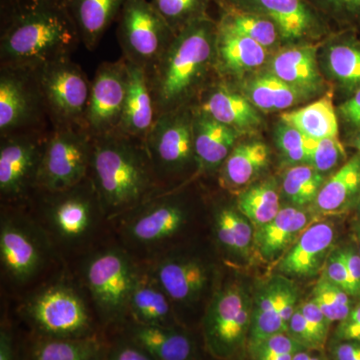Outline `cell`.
<instances>
[{
    "label": "cell",
    "mask_w": 360,
    "mask_h": 360,
    "mask_svg": "<svg viewBox=\"0 0 360 360\" xmlns=\"http://www.w3.org/2000/svg\"><path fill=\"white\" fill-rule=\"evenodd\" d=\"M80 44L66 0H0V66L39 68Z\"/></svg>",
    "instance_id": "cell-1"
},
{
    "label": "cell",
    "mask_w": 360,
    "mask_h": 360,
    "mask_svg": "<svg viewBox=\"0 0 360 360\" xmlns=\"http://www.w3.org/2000/svg\"><path fill=\"white\" fill-rule=\"evenodd\" d=\"M89 177L108 220L165 193L144 141L120 134L94 139Z\"/></svg>",
    "instance_id": "cell-2"
},
{
    "label": "cell",
    "mask_w": 360,
    "mask_h": 360,
    "mask_svg": "<svg viewBox=\"0 0 360 360\" xmlns=\"http://www.w3.org/2000/svg\"><path fill=\"white\" fill-rule=\"evenodd\" d=\"M217 22L207 15L193 21L146 72L158 116L189 106L217 59Z\"/></svg>",
    "instance_id": "cell-3"
},
{
    "label": "cell",
    "mask_w": 360,
    "mask_h": 360,
    "mask_svg": "<svg viewBox=\"0 0 360 360\" xmlns=\"http://www.w3.org/2000/svg\"><path fill=\"white\" fill-rule=\"evenodd\" d=\"M141 267L127 251L108 248L84 264V281L94 300L99 321L120 330L129 322V303Z\"/></svg>",
    "instance_id": "cell-4"
},
{
    "label": "cell",
    "mask_w": 360,
    "mask_h": 360,
    "mask_svg": "<svg viewBox=\"0 0 360 360\" xmlns=\"http://www.w3.org/2000/svg\"><path fill=\"white\" fill-rule=\"evenodd\" d=\"M30 201L37 207L52 238L68 248L85 243L101 219H105L89 176L61 191L37 189Z\"/></svg>",
    "instance_id": "cell-5"
},
{
    "label": "cell",
    "mask_w": 360,
    "mask_h": 360,
    "mask_svg": "<svg viewBox=\"0 0 360 360\" xmlns=\"http://www.w3.org/2000/svg\"><path fill=\"white\" fill-rule=\"evenodd\" d=\"M253 298L243 284H226L214 293L202 321L206 352L217 360H231L245 350L252 319Z\"/></svg>",
    "instance_id": "cell-6"
},
{
    "label": "cell",
    "mask_w": 360,
    "mask_h": 360,
    "mask_svg": "<svg viewBox=\"0 0 360 360\" xmlns=\"http://www.w3.org/2000/svg\"><path fill=\"white\" fill-rule=\"evenodd\" d=\"M32 335L51 338H85L101 335L77 291L63 283L37 291L23 307Z\"/></svg>",
    "instance_id": "cell-7"
},
{
    "label": "cell",
    "mask_w": 360,
    "mask_h": 360,
    "mask_svg": "<svg viewBox=\"0 0 360 360\" xmlns=\"http://www.w3.org/2000/svg\"><path fill=\"white\" fill-rule=\"evenodd\" d=\"M153 170L163 191L170 180L198 167L193 137V108L184 106L156 117L146 141Z\"/></svg>",
    "instance_id": "cell-8"
},
{
    "label": "cell",
    "mask_w": 360,
    "mask_h": 360,
    "mask_svg": "<svg viewBox=\"0 0 360 360\" xmlns=\"http://www.w3.org/2000/svg\"><path fill=\"white\" fill-rule=\"evenodd\" d=\"M117 20L116 35L122 58L146 72L176 35L148 0H124Z\"/></svg>",
    "instance_id": "cell-9"
},
{
    "label": "cell",
    "mask_w": 360,
    "mask_h": 360,
    "mask_svg": "<svg viewBox=\"0 0 360 360\" xmlns=\"http://www.w3.org/2000/svg\"><path fill=\"white\" fill-rule=\"evenodd\" d=\"M51 129L35 68L0 66V137Z\"/></svg>",
    "instance_id": "cell-10"
},
{
    "label": "cell",
    "mask_w": 360,
    "mask_h": 360,
    "mask_svg": "<svg viewBox=\"0 0 360 360\" xmlns=\"http://www.w3.org/2000/svg\"><path fill=\"white\" fill-rule=\"evenodd\" d=\"M35 71L52 129H85L90 82L82 68L68 58L40 66Z\"/></svg>",
    "instance_id": "cell-11"
},
{
    "label": "cell",
    "mask_w": 360,
    "mask_h": 360,
    "mask_svg": "<svg viewBox=\"0 0 360 360\" xmlns=\"http://www.w3.org/2000/svg\"><path fill=\"white\" fill-rule=\"evenodd\" d=\"M94 137L84 127L52 129L37 176V189L70 188L89 176Z\"/></svg>",
    "instance_id": "cell-12"
},
{
    "label": "cell",
    "mask_w": 360,
    "mask_h": 360,
    "mask_svg": "<svg viewBox=\"0 0 360 360\" xmlns=\"http://www.w3.org/2000/svg\"><path fill=\"white\" fill-rule=\"evenodd\" d=\"M118 219L124 240L155 257L186 226L188 210L177 194L165 191Z\"/></svg>",
    "instance_id": "cell-13"
},
{
    "label": "cell",
    "mask_w": 360,
    "mask_h": 360,
    "mask_svg": "<svg viewBox=\"0 0 360 360\" xmlns=\"http://www.w3.org/2000/svg\"><path fill=\"white\" fill-rule=\"evenodd\" d=\"M51 130L0 137V195L6 205L30 201L37 191L45 144Z\"/></svg>",
    "instance_id": "cell-14"
},
{
    "label": "cell",
    "mask_w": 360,
    "mask_h": 360,
    "mask_svg": "<svg viewBox=\"0 0 360 360\" xmlns=\"http://www.w3.org/2000/svg\"><path fill=\"white\" fill-rule=\"evenodd\" d=\"M30 217L16 210H6L0 224V262L11 281H32L44 267L47 246L44 233Z\"/></svg>",
    "instance_id": "cell-15"
},
{
    "label": "cell",
    "mask_w": 360,
    "mask_h": 360,
    "mask_svg": "<svg viewBox=\"0 0 360 360\" xmlns=\"http://www.w3.org/2000/svg\"><path fill=\"white\" fill-rule=\"evenodd\" d=\"M127 91V65L122 58L101 63L90 82L85 129L92 137L116 134L122 122Z\"/></svg>",
    "instance_id": "cell-16"
},
{
    "label": "cell",
    "mask_w": 360,
    "mask_h": 360,
    "mask_svg": "<svg viewBox=\"0 0 360 360\" xmlns=\"http://www.w3.org/2000/svg\"><path fill=\"white\" fill-rule=\"evenodd\" d=\"M172 303L193 304L205 295L212 281V267L193 255L160 253L148 267Z\"/></svg>",
    "instance_id": "cell-17"
},
{
    "label": "cell",
    "mask_w": 360,
    "mask_h": 360,
    "mask_svg": "<svg viewBox=\"0 0 360 360\" xmlns=\"http://www.w3.org/2000/svg\"><path fill=\"white\" fill-rule=\"evenodd\" d=\"M225 4L262 14L278 28L281 39L295 42L319 34L321 16L307 0H221Z\"/></svg>",
    "instance_id": "cell-18"
},
{
    "label": "cell",
    "mask_w": 360,
    "mask_h": 360,
    "mask_svg": "<svg viewBox=\"0 0 360 360\" xmlns=\"http://www.w3.org/2000/svg\"><path fill=\"white\" fill-rule=\"evenodd\" d=\"M335 238L333 224L314 222L279 260V271L284 276L297 278L316 276L330 255Z\"/></svg>",
    "instance_id": "cell-19"
},
{
    "label": "cell",
    "mask_w": 360,
    "mask_h": 360,
    "mask_svg": "<svg viewBox=\"0 0 360 360\" xmlns=\"http://www.w3.org/2000/svg\"><path fill=\"white\" fill-rule=\"evenodd\" d=\"M120 331L156 360H200L198 343L179 324L148 326L129 321Z\"/></svg>",
    "instance_id": "cell-20"
},
{
    "label": "cell",
    "mask_w": 360,
    "mask_h": 360,
    "mask_svg": "<svg viewBox=\"0 0 360 360\" xmlns=\"http://www.w3.org/2000/svg\"><path fill=\"white\" fill-rule=\"evenodd\" d=\"M311 224V215L307 210L291 205L283 206L271 221L255 229L253 246L264 262L281 260Z\"/></svg>",
    "instance_id": "cell-21"
},
{
    "label": "cell",
    "mask_w": 360,
    "mask_h": 360,
    "mask_svg": "<svg viewBox=\"0 0 360 360\" xmlns=\"http://www.w3.org/2000/svg\"><path fill=\"white\" fill-rule=\"evenodd\" d=\"M127 98L116 134L144 141L158 117L155 101L146 70L127 61Z\"/></svg>",
    "instance_id": "cell-22"
},
{
    "label": "cell",
    "mask_w": 360,
    "mask_h": 360,
    "mask_svg": "<svg viewBox=\"0 0 360 360\" xmlns=\"http://www.w3.org/2000/svg\"><path fill=\"white\" fill-rule=\"evenodd\" d=\"M193 108L194 150L198 169L203 172H215L231 155L239 132Z\"/></svg>",
    "instance_id": "cell-23"
},
{
    "label": "cell",
    "mask_w": 360,
    "mask_h": 360,
    "mask_svg": "<svg viewBox=\"0 0 360 360\" xmlns=\"http://www.w3.org/2000/svg\"><path fill=\"white\" fill-rule=\"evenodd\" d=\"M129 321L148 326H177L172 300L148 269H139L129 303Z\"/></svg>",
    "instance_id": "cell-24"
},
{
    "label": "cell",
    "mask_w": 360,
    "mask_h": 360,
    "mask_svg": "<svg viewBox=\"0 0 360 360\" xmlns=\"http://www.w3.org/2000/svg\"><path fill=\"white\" fill-rule=\"evenodd\" d=\"M108 338L30 336L22 347V360H105Z\"/></svg>",
    "instance_id": "cell-25"
},
{
    "label": "cell",
    "mask_w": 360,
    "mask_h": 360,
    "mask_svg": "<svg viewBox=\"0 0 360 360\" xmlns=\"http://www.w3.org/2000/svg\"><path fill=\"white\" fill-rule=\"evenodd\" d=\"M290 283L285 276H276L258 288L253 297L248 347L269 336L288 333V326L281 317V302Z\"/></svg>",
    "instance_id": "cell-26"
},
{
    "label": "cell",
    "mask_w": 360,
    "mask_h": 360,
    "mask_svg": "<svg viewBox=\"0 0 360 360\" xmlns=\"http://www.w3.org/2000/svg\"><path fill=\"white\" fill-rule=\"evenodd\" d=\"M193 108L238 132L255 129L260 123V116L250 99L222 84L212 86Z\"/></svg>",
    "instance_id": "cell-27"
},
{
    "label": "cell",
    "mask_w": 360,
    "mask_h": 360,
    "mask_svg": "<svg viewBox=\"0 0 360 360\" xmlns=\"http://www.w3.org/2000/svg\"><path fill=\"white\" fill-rule=\"evenodd\" d=\"M316 46L305 44L283 49L270 63V73L304 96L317 91L321 77L317 68Z\"/></svg>",
    "instance_id": "cell-28"
},
{
    "label": "cell",
    "mask_w": 360,
    "mask_h": 360,
    "mask_svg": "<svg viewBox=\"0 0 360 360\" xmlns=\"http://www.w3.org/2000/svg\"><path fill=\"white\" fill-rule=\"evenodd\" d=\"M124 0H66L82 44L92 51L120 15Z\"/></svg>",
    "instance_id": "cell-29"
},
{
    "label": "cell",
    "mask_w": 360,
    "mask_h": 360,
    "mask_svg": "<svg viewBox=\"0 0 360 360\" xmlns=\"http://www.w3.org/2000/svg\"><path fill=\"white\" fill-rule=\"evenodd\" d=\"M267 49L255 40L217 22V63L229 72L239 73L264 65Z\"/></svg>",
    "instance_id": "cell-30"
},
{
    "label": "cell",
    "mask_w": 360,
    "mask_h": 360,
    "mask_svg": "<svg viewBox=\"0 0 360 360\" xmlns=\"http://www.w3.org/2000/svg\"><path fill=\"white\" fill-rule=\"evenodd\" d=\"M359 193L360 153L326 180L314 206L321 214H336L343 212Z\"/></svg>",
    "instance_id": "cell-31"
},
{
    "label": "cell",
    "mask_w": 360,
    "mask_h": 360,
    "mask_svg": "<svg viewBox=\"0 0 360 360\" xmlns=\"http://www.w3.org/2000/svg\"><path fill=\"white\" fill-rule=\"evenodd\" d=\"M281 120L311 141L333 139L340 134L331 92L309 105L281 113Z\"/></svg>",
    "instance_id": "cell-32"
},
{
    "label": "cell",
    "mask_w": 360,
    "mask_h": 360,
    "mask_svg": "<svg viewBox=\"0 0 360 360\" xmlns=\"http://www.w3.org/2000/svg\"><path fill=\"white\" fill-rule=\"evenodd\" d=\"M269 158V148L262 142H248L234 146L221 167L220 180L222 186H246L264 169Z\"/></svg>",
    "instance_id": "cell-33"
},
{
    "label": "cell",
    "mask_w": 360,
    "mask_h": 360,
    "mask_svg": "<svg viewBox=\"0 0 360 360\" xmlns=\"http://www.w3.org/2000/svg\"><path fill=\"white\" fill-rule=\"evenodd\" d=\"M221 2V18L217 21L220 25L250 37L266 49L276 46L283 40L278 28L269 18Z\"/></svg>",
    "instance_id": "cell-34"
},
{
    "label": "cell",
    "mask_w": 360,
    "mask_h": 360,
    "mask_svg": "<svg viewBox=\"0 0 360 360\" xmlns=\"http://www.w3.org/2000/svg\"><path fill=\"white\" fill-rule=\"evenodd\" d=\"M281 198L272 180L255 184L241 193L238 210L250 220L255 229L269 224L281 212Z\"/></svg>",
    "instance_id": "cell-35"
},
{
    "label": "cell",
    "mask_w": 360,
    "mask_h": 360,
    "mask_svg": "<svg viewBox=\"0 0 360 360\" xmlns=\"http://www.w3.org/2000/svg\"><path fill=\"white\" fill-rule=\"evenodd\" d=\"M248 94L255 108L265 111L286 110L304 96L271 73L251 80L248 85Z\"/></svg>",
    "instance_id": "cell-36"
},
{
    "label": "cell",
    "mask_w": 360,
    "mask_h": 360,
    "mask_svg": "<svg viewBox=\"0 0 360 360\" xmlns=\"http://www.w3.org/2000/svg\"><path fill=\"white\" fill-rule=\"evenodd\" d=\"M324 182V174L310 165H295L284 174L283 193L291 205L302 208L314 202Z\"/></svg>",
    "instance_id": "cell-37"
},
{
    "label": "cell",
    "mask_w": 360,
    "mask_h": 360,
    "mask_svg": "<svg viewBox=\"0 0 360 360\" xmlns=\"http://www.w3.org/2000/svg\"><path fill=\"white\" fill-rule=\"evenodd\" d=\"M328 68L335 79L347 86L360 85V44L345 40L331 44L328 51Z\"/></svg>",
    "instance_id": "cell-38"
},
{
    "label": "cell",
    "mask_w": 360,
    "mask_h": 360,
    "mask_svg": "<svg viewBox=\"0 0 360 360\" xmlns=\"http://www.w3.org/2000/svg\"><path fill=\"white\" fill-rule=\"evenodd\" d=\"M352 298L322 274L314 286L311 300L319 305L326 319L333 324L335 322L340 323L347 319L354 307Z\"/></svg>",
    "instance_id": "cell-39"
},
{
    "label": "cell",
    "mask_w": 360,
    "mask_h": 360,
    "mask_svg": "<svg viewBox=\"0 0 360 360\" xmlns=\"http://www.w3.org/2000/svg\"><path fill=\"white\" fill-rule=\"evenodd\" d=\"M175 34L206 16L210 0H150Z\"/></svg>",
    "instance_id": "cell-40"
},
{
    "label": "cell",
    "mask_w": 360,
    "mask_h": 360,
    "mask_svg": "<svg viewBox=\"0 0 360 360\" xmlns=\"http://www.w3.org/2000/svg\"><path fill=\"white\" fill-rule=\"evenodd\" d=\"M276 143L283 158L290 165H309L311 139L295 127L281 122L276 129Z\"/></svg>",
    "instance_id": "cell-41"
},
{
    "label": "cell",
    "mask_w": 360,
    "mask_h": 360,
    "mask_svg": "<svg viewBox=\"0 0 360 360\" xmlns=\"http://www.w3.org/2000/svg\"><path fill=\"white\" fill-rule=\"evenodd\" d=\"M248 349L252 360H292L298 352L307 348L288 333H278L251 345Z\"/></svg>",
    "instance_id": "cell-42"
},
{
    "label": "cell",
    "mask_w": 360,
    "mask_h": 360,
    "mask_svg": "<svg viewBox=\"0 0 360 360\" xmlns=\"http://www.w3.org/2000/svg\"><path fill=\"white\" fill-rule=\"evenodd\" d=\"M345 158H347V153L340 141V137L311 141L309 165L321 174H324L338 167Z\"/></svg>",
    "instance_id": "cell-43"
},
{
    "label": "cell",
    "mask_w": 360,
    "mask_h": 360,
    "mask_svg": "<svg viewBox=\"0 0 360 360\" xmlns=\"http://www.w3.org/2000/svg\"><path fill=\"white\" fill-rule=\"evenodd\" d=\"M221 207L233 232L238 255L243 258L250 257L253 240H255L253 224L238 210L224 207V206Z\"/></svg>",
    "instance_id": "cell-44"
},
{
    "label": "cell",
    "mask_w": 360,
    "mask_h": 360,
    "mask_svg": "<svg viewBox=\"0 0 360 360\" xmlns=\"http://www.w3.org/2000/svg\"><path fill=\"white\" fill-rule=\"evenodd\" d=\"M105 360H156L129 336L117 330L108 340Z\"/></svg>",
    "instance_id": "cell-45"
},
{
    "label": "cell",
    "mask_w": 360,
    "mask_h": 360,
    "mask_svg": "<svg viewBox=\"0 0 360 360\" xmlns=\"http://www.w3.org/2000/svg\"><path fill=\"white\" fill-rule=\"evenodd\" d=\"M324 276L331 283L345 290L352 297H360V292L354 281H352L347 265L341 257L340 251H331L326 262L323 271Z\"/></svg>",
    "instance_id": "cell-46"
},
{
    "label": "cell",
    "mask_w": 360,
    "mask_h": 360,
    "mask_svg": "<svg viewBox=\"0 0 360 360\" xmlns=\"http://www.w3.org/2000/svg\"><path fill=\"white\" fill-rule=\"evenodd\" d=\"M314 7L321 9L341 21H360V0H307Z\"/></svg>",
    "instance_id": "cell-47"
},
{
    "label": "cell",
    "mask_w": 360,
    "mask_h": 360,
    "mask_svg": "<svg viewBox=\"0 0 360 360\" xmlns=\"http://www.w3.org/2000/svg\"><path fill=\"white\" fill-rule=\"evenodd\" d=\"M288 333L293 340L307 349L319 350V352H324L326 349V345H322L321 340L314 335L298 305L288 322Z\"/></svg>",
    "instance_id": "cell-48"
},
{
    "label": "cell",
    "mask_w": 360,
    "mask_h": 360,
    "mask_svg": "<svg viewBox=\"0 0 360 360\" xmlns=\"http://www.w3.org/2000/svg\"><path fill=\"white\" fill-rule=\"evenodd\" d=\"M298 307L314 335L321 340L322 345H326L331 323L319 309V305L310 298L307 302L300 303Z\"/></svg>",
    "instance_id": "cell-49"
},
{
    "label": "cell",
    "mask_w": 360,
    "mask_h": 360,
    "mask_svg": "<svg viewBox=\"0 0 360 360\" xmlns=\"http://www.w3.org/2000/svg\"><path fill=\"white\" fill-rule=\"evenodd\" d=\"M335 340L360 342V300L354 305L347 319L338 323Z\"/></svg>",
    "instance_id": "cell-50"
},
{
    "label": "cell",
    "mask_w": 360,
    "mask_h": 360,
    "mask_svg": "<svg viewBox=\"0 0 360 360\" xmlns=\"http://www.w3.org/2000/svg\"><path fill=\"white\" fill-rule=\"evenodd\" d=\"M0 360H22V349L18 347L13 329L2 324L0 329Z\"/></svg>",
    "instance_id": "cell-51"
},
{
    "label": "cell",
    "mask_w": 360,
    "mask_h": 360,
    "mask_svg": "<svg viewBox=\"0 0 360 360\" xmlns=\"http://www.w3.org/2000/svg\"><path fill=\"white\" fill-rule=\"evenodd\" d=\"M331 360H360V342L333 340L330 345Z\"/></svg>",
    "instance_id": "cell-52"
},
{
    "label": "cell",
    "mask_w": 360,
    "mask_h": 360,
    "mask_svg": "<svg viewBox=\"0 0 360 360\" xmlns=\"http://www.w3.org/2000/svg\"><path fill=\"white\" fill-rule=\"evenodd\" d=\"M340 251L343 262L347 265L348 271L355 285L357 286L360 292V255L359 250H355L354 246H345L340 248Z\"/></svg>",
    "instance_id": "cell-53"
},
{
    "label": "cell",
    "mask_w": 360,
    "mask_h": 360,
    "mask_svg": "<svg viewBox=\"0 0 360 360\" xmlns=\"http://www.w3.org/2000/svg\"><path fill=\"white\" fill-rule=\"evenodd\" d=\"M340 111L347 122L360 127V89L340 106Z\"/></svg>",
    "instance_id": "cell-54"
},
{
    "label": "cell",
    "mask_w": 360,
    "mask_h": 360,
    "mask_svg": "<svg viewBox=\"0 0 360 360\" xmlns=\"http://www.w3.org/2000/svg\"><path fill=\"white\" fill-rule=\"evenodd\" d=\"M292 360H331L319 350L302 349L293 356Z\"/></svg>",
    "instance_id": "cell-55"
},
{
    "label": "cell",
    "mask_w": 360,
    "mask_h": 360,
    "mask_svg": "<svg viewBox=\"0 0 360 360\" xmlns=\"http://www.w3.org/2000/svg\"><path fill=\"white\" fill-rule=\"evenodd\" d=\"M354 232L355 236H356L357 239V245H359V246H357V250H359L360 255V221L359 222V224H356V225H355Z\"/></svg>",
    "instance_id": "cell-56"
},
{
    "label": "cell",
    "mask_w": 360,
    "mask_h": 360,
    "mask_svg": "<svg viewBox=\"0 0 360 360\" xmlns=\"http://www.w3.org/2000/svg\"><path fill=\"white\" fill-rule=\"evenodd\" d=\"M354 146L360 153V132H359V134L357 135L356 137H355V139L354 141Z\"/></svg>",
    "instance_id": "cell-57"
},
{
    "label": "cell",
    "mask_w": 360,
    "mask_h": 360,
    "mask_svg": "<svg viewBox=\"0 0 360 360\" xmlns=\"http://www.w3.org/2000/svg\"><path fill=\"white\" fill-rule=\"evenodd\" d=\"M359 212H360V195H359Z\"/></svg>",
    "instance_id": "cell-58"
}]
</instances>
